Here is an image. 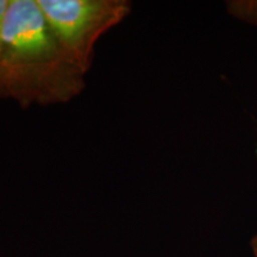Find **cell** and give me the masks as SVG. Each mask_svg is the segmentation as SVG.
Returning <instances> with one entry per match:
<instances>
[{"mask_svg": "<svg viewBox=\"0 0 257 257\" xmlns=\"http://www.w3.org/2000/svg\"><path fill=\"white\" fill-rule=\"evenodd\" d=\"M85 73L57 40L37 0H10L0 44V98L23 107L70 100L82 91Z\"/></svg>", "mask_w": 257, "mask_h": 257, "instance_id": "6da1fadb", "label": "cell"}, {"mask_svg": "<svg viewBox=\"0 0 257 257\" xmlns=\"http://www.w3.org/2000/svg\"><path fill=\"white\" fill-rule=\"evenodd\" d=\"M57 40L87 72L94 47L102 35L130 12L125 0H37Z\"/></svg>", "mask_w": 257, "mask_h": 257, "instance_id": "7a4b0ae2", "label": "cell"}, {"mask_svg": "<svg viewBox=\"0 0 257 257\" xmlns=\"http://www.w3.org/2000/svg\"><path fill=\"white\" fill-rule=\"evenodd\" d=\"M231 16L257 25V0H234L226 4Z\"/></svg>", "mask_w": 257, "mask_h": 257, "instance_id": "3957f363", "label": "cell"}, {"mask_svg": "<svg viewBox=\"0 0 257 257\" xmlns=\"http://www.w3.org/2000/svg\"><path fill=\"white\" fill-rule=\"evenodd\" d=\"M10 6V0H0V44H2V34L3 28H4L6 14Z\"/></svg>", "mask_w": 257, "mask_h": 257, "instance_id": "277c9868", "label": "cell"}, {"mask_svg": "<svg viewBox=\"0 0 257 257\" xmlns=\"http://www.w3.org/2000/svg\"><path fill=\"white\" fill-rule=\"evenodd\" d=\"M250 245H251L252 253H253V255H255V257H257V234H255V236L252 237Z\"/></svg>", "mask_w": 257, "mask_h": 257, "instance_id": "5b68a950", "label": "cell"}]
</instances>
